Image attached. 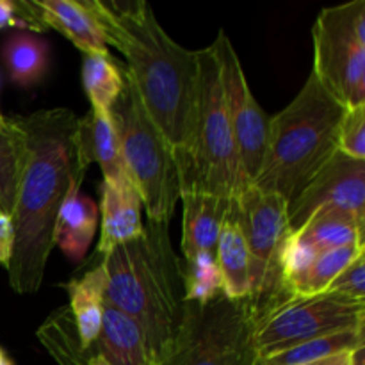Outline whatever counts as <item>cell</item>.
I'll use <instances>...</instances> for the list:
<instances>
[{
    "instance_id": "1",
    "label": "cell",
    "mask_w": 365,
    "mask_h": 365,
    "mask_svg": "<svg viewBox=\"0 0 365 365\" xmlns=\"http://www.w3.org/2000/svg\"><path fill=\"white\" fill-rule=\"evenodd\" d=\"M24 134V163L11 221L13 257L7 280L18 294L39 291L53 248V228L61 205L81 189L86 168L77 145L78 118L66 107L16 116Z\"/></svg>"
},
{
    "instance_id": "2",
    "label": "cell",
    "mask_w": 365,
    "mask_h": 365,
    "mask_svg": "<svg viewBox=\"0 0 365 365\" xmlns=\"http://www.w3.org/2000/svg\"><path fill=\"white\" fill-rule=\"evenodd\" d=\"M102 24L107 45L127 61L125 75L143 107L177 155L187 152L195 109L198 50H187L168 34L145 0H88Z\"/></svg>"
},
{
    "instance_id": "3",
    "label": "cell",
    "mask_w": 365,
    "mask_h": 365,
    "mask_svg": "<svg viewBox=\"0 0 365 365\" xmlns=\"http://www.w3.org/2000/svg\"><path fill=\"white\" fill-rule=\"evenodd\" d=\"M168 227L148 221L141 237L102 257L107 305L139 324L153 365L170 349L185 305L184 266L171 246Z\"/></svg>"
},
{
    "instance_id": "4",
    "label": "cell",
    "mask_w": 365,
    "mask_h": 365,
    "mask_svg": "<svg viewBox=\"0 0 365 365\" xmlns=\"http://www.w3.org/2000/svg\"><path fill=\"white\" fill-rule=\"evenodd\" d=\"M346 107L310 71L287 107L271 116L262 168L253 185L291 203L339 152Z\"/></svg>"
},
{
    "instance_id": "5",
    "label": "cell",
    "mask_w": 365,
    "mask_h": 365,
    "mask_svg": "<svg viewBox=\"0 0 365 365\" xmlns=\"http://www.w3.org/2000/svg\"><path fill=\"white\" fill-rule=\"evenodd\" d=\"M180 185L234 198L237 189V155L225 103L220 63L212 45L198 50L195 109L187 152L180 163Z\"/></svg>"
},
{
    "instance_id": "6",
    "label": "cell",
    "mask_w": 365,
    "mask_h": 365,
    "mask_svg": "<svg viewBox=\"0 0 365 365\" xmlns=\"http://www.w3.org/2000/svg\"><path fill=\"white\" fill-rule=\"evenodd\" d=\"M123 81V89L109 110L121 159L148 221L170 225L182 192L177 155L145 110L125 71Z\"/></svg>"
},
{
    "instance_id": "7",
    "label": "cell",
    "mask_w": 365,
    "mask_h": 365,
    "mask_svg": "<svg viewBox=\"0 0 365 365\" xmlns=\"http://www.w3.org/2000/svg\"><path fill=\"white\" fill-rule=\"evenodd\" d=\"M259 314L250 298L220 294L200 305L185 302L184 316L170 349L157 365H255Z\"/></svg>"
},
{
    "instance_id": "8",
    "label": "cell",
    "mask_w": 365,
    "mask_h": 365,
    "mask_svg": "<svg viewBox=\"0 0 365 365\" xmlns=\"http://www.w3.org/2000/svg\"><path fill=\"white\" fill-rule=\"evenodd\" d=\"M239 227L250 252L252 296L259 317L291 298L280 273V252L291 234L287 200L248 185L234 196Z\"/></svg>"
},
{
    "instance_id": "9",
    "label": "cell",
    "mask_w": 365,
    "mask_h": 365,
    "mask_svg": "<svg viewBox=\"0 0 365 365\" xmlns=\"http://www.w3.org/2000/svg\"><path fill=\"white\" fill-rule=\"evenodd\" d=\"M312 73L346 107L365 106V2L324 7L314 24Z\"/></svg>"
},
{
    "instance_id": "10",
    "label": "cell",
    "mask_w": 365,
    "mask_h": 365,
    "mask_svg": "<svg viewBox=\"0 0 365 365\" xmlns=\"http://www.w3.org/2000/svg\"><path fill=\"white\" fill-rule=\"evenodd\" d=\"M362 328H365L362 302L331 292L291 296L259 317L255 348L260 359H273L314 339Z\"/></svg>"
},
{
    "instance_id": "11",
    "label": "cell",
    "mask_w": 365,
    "mask_h": 365,
    "mask_svg": "<svg viewBox=\"0 0 365 365\" xmlns=\"http://www.w3.org/2000/svg\"><path fill=\"white\" fill-rule=\"evenodd\" d=\"M212 46L220 63L225 103L237 155V195L259 177L267 150L271 116H267L253 96L237 52L223 29L217 32Z\"/></svg>"
},
{
    "instance_id": "12",
    "label": "cell",
    "mask_w": 365,
    "mask_h": 365,
    "mask_svg": "<svg viewBox=\"0 0 365 365\" xmlns=\"http://www.w3.org/2000/svg\"><path fill=\"white\" fill-rule=\"evenodd\" d=\"M319 209H339L365 221V160L337 152L289 203L291 232L299 230Z\"/></svg>"
},
{
    "instance_id": "13",
    "label": "cell",
    "mask_w": 365,
    "mask_h": 365,
    "mask_svg": "<svg viewBox=\"0 0 365 365\" xmlns=\"http://www.w3.org/2000/svg\"><path fill=\"white\" fill-rule=\"evenodd\" d=\"M16 7L24 29H53L84 56L109 53L106 32L88 0H18Z\"/></svg>"
},
{
    "instance_id": "14",
    "label": "cell",
    "mask_w": 365,
    "mask_h": 365,
    "mask_svg": "<svg viewBox=\"0 0 365 365\" xmlns=\"http://www.w3.org/2000/svg\"><path fill=\"white\" fill-rule=\"evenodd\" d=\"M100 241L98 255L141 237L143 202L130 178L121 182H103L100 202Z\"/></svg>"
},
{
    "instance_id": "15",
    "label": "cell",
    "mask_w": 365,
    "mask_h": 365,
    "mask_svg": "<svg viewBox=\"0 0 365 365\" xmlns=\"http://www.w3.org/2000/svg\"><path fill=\"white\" fill-rule=\"evenodd\" d=\"M182 200V255L189 262L198 255H214L232 198L184 189Z\"/></svg>"
},
{
    "instance_id": "16",
    "label": "cell",
    "mask_w": 365,
    "mask_h": 365,
    "mask_svg": "<svg viewBox=\"0 0 365 365\" xmlns=\"http://www.w3.org/2000/svg\"><path fill=\"white\" fill-rule=\"evenodd\" d=\"M77 145L82 166L88 170L93 163H98L103 182H121L128 178L109 113L89 109L84 118H78Z\"/></svg>"
},
{
    "instance_id": "17",
    "label": "cell",
    "mask_w": 365,
    "mask_h": 365,
    "mask_svg": "<svg viewBox=\"0 0 365 365\" xmlns=\"http://www.w3.org/2000/svg\"><path fill=\"white\" fill-rule=\"evenodd\" d=\"M66 292L70 298L68 309L73 317L82 351L91 353L102 328L103 310L107 305V273L102 262L86 271L82 277L68 282Z\"/></svg>"
},
{
    "instance_id": "18",
    "label": "cell",
    "mask_w": 365,
    "mask_h": 365,
    "mask_svg": "<svg viewBox=\"0 0 365 365\" xmlns=\"http://www.w3.org/2000/svg\"><path fill=\"white\" fill-rule=\"evenodd\" d=\"M93 353L109 365H153L139 324L109 305L103 310L102 328L93 344Z\"/></svg>"
},
{
    "instance_id": "19",
    "label": "cell",
    "mask_w": 365,
    "mask_h": 365,
    "mask_svg": "<svg viewBox=\"0 0 365 365\" xmlns=\"http://www.w3.org/2000/svg\"><path fill=\"white\" fill-rule=\"evenodd\" d=\"M216 264L223 282V294L228 299H246L252 296L250 252L239 227L234 198L221 227L216 245Z\"/></svg>"
},
{
    "instance_id": "20",
    "label": "cell",
    "mask_w": 365,
    "mask_h": 365,
    "mask_svg": "<svg viewBox=\"0 0 365 365\" xmlns=\"http://www.w3.org/2000/svg\"><path fill=\"white\" fill-rule=\"evenodd\" d=\"M100 220V210L95 200L75 189L61 205L53 228V246L71 260H82L91 246Z\"/></svg>"
},
{
    "instance_id": "21",
    "label": "cell",
    "mask_w": 365,
    "mask_h": 365,
    "mask_svg": "<svg viewBox=\"0 0 365 365\" xmlns=\"http://www.w3.org/2000/svg\"><path fill=\"white\" fill-rule=\"evenodd\" d=\"M365 221L339 209H319L309 217L299 230L291 232L303 242L312 246L317 253L348 246L365 245Z\"/></svg>"
},
{
    "instance_id": "22",
    "label": "cell",
    "mask_w": 365,
    "mask_h": 365,
    "mask_svg": "<svg viewBox=\"0 0 365 365\" xmlns=\"http://www.w3.org/2000/svg\"><path fill=\"white\" fill-rule=\"evenodd\" d=\"M2 61L11 81L27 89L45 78L50 64V45L41 36L14 31L2 45Z\"/></svg>"
},
{
    "instance_id": "23",
    "label": "cell",
    "mask_w": 365,
    "mask_h": 365,
    "mask_svg": "<svg viewBox=\"0 0 365 365\" xmlns=\"http://www.w3.org/2000/svg\"><path fill=\"white\" fill-rule=\"evenodd\" d=\"M123 73L110 53H89L82 61V84L91 109L109 113L123 89Z\"/></svg>"
},
{
    "instance_id": "24",
    "label": "cell",
    "mask_w": 365,
    "mask_h": 365,
    "mask_svg": "<svg viewBox=\"0 0 365 365\" xmlns=\"http://www.w3.org/2000/svg\"><path fill=\"white\" fill-rule=\"evenodd\" d=\"M24 163V134L16 118L0 121V212L11 216Z\"/></svg>"
},
{
    "instance_id": "25",
    "label": "cell",
    "mask_w": 365,
    "mask_h": 365,
    "mask_svg": "<svg viewBox=\"0 0 365 365\" xmlns=\"http://www.w3.org/2000/svg\"><path fill=\"white\" fill-rule=\"evenodd\" d=\"M365 253V245L348 246V248L331 250V252L321 253L310 269L303 274L299 280L289 287V294L291 296H314L323 294L328 289V285L334 282V278L341 273L344 267L360 255Z\"/></svg>"
},
{
    "instance_id": "26",
    "label": "cell",
    "mask_w": 365,
    "mask_h": 365,
    "mask_svg": "<svg viewBox=\"0 0 365 365\" xmlns=\"http://www.w3.org/2000/svg\"><path fill=\"white\" fill-rule=\"evenodd\" d=\"M38 337L59 365H84L86 360L93 355V351H82L73 317L68 307L48 317V321L38 331Z\"/></svg>"
},
{
    "instance_id": "27",
    "label": "cell",
    "mask_w": 365,
    "mask_h": 365,
    "mask_svg": "<svg viewBox=\"0 0 365 365\" xmlns=\"http://www.w3.org/2000/svg\"><path fill=\"white\" fill-rule=\"evenodd\" d=\"M360 346H365V328L314 339V341L305 342V344L287 349V351L273 356L271 360H274V362L280 365H305L321 359H328V356L337 355V353L353 351V349L360 348Z\"/></svg>"
},
{
    "instance_id": "28",
    "label": "cell",
    "mask_w": 365,
    "mask_h": 365,
    "mask_svg": "<svg viewBox=\"0 0 365 365\" xmlns=\"http://www.w3.org/2000/svg\"><path fill=\"white\" fill-rule=\"evenodd\" d=\"M184 287L185 302H195L200 305H205L223 294V282L216 257L198 255L189 262H184Z\"/></svg>"
},
{
    "instance_id": "29",
    "label": "cell",
    "mask_w": 365,
    "mask_h": 365,
    "mask_svg": "<svg viewBox=\"0 0 365 365\" xmlns=\"http://www.w3.org/2000/svg\"><path fill=\"white\" fill-rule=\"evenodd\" d=\"M339 152L365 160V106L346 109L339 128Z\"/></svg>"
},
{
    "instance_id": "30",
    "label": "cell",
    "mask_w": 365,
    "mask_h": 365,
    "mask_svg": "<svg viewBox=\"0 0 365 365\" xmlns=\"http://www.w3.org/2000/svg\"><path fill=\"white\" fill-rule=\"evenodd\" d=\"M324 292L365 303V253L344 267Z\"/></svg>"
},
{
    "instance_id": "31",
    "label": "cell",
    "mask_w": 365,
    "mask_h": 365,
    "mask_svg": "<svg viewBox=\"0 0 365 365\" xmlns=\"http://www.w3.org/2000/svg\"><path fill=\"white\" fill-rule=\"evenodd\" d=\"M14 248V228L11 216L0 212V266L7 269L9 260L13 257Z\"/></svg>"
},
{
    "instance_id": "32",
    "label": "cell",
    "mask_w": 365,
    "mask_h": 365,
    "mask_svg": "<svg viewBox=\"0 0 365 365\" xmlns=\"http://www.w3.org/2000/svg\"><path fill=\"white\" fill-rule=\"evenodd\" d=\"M6 27H21L20 20H18V7L16 2L11 0H0V29Z\"/></svg>"
},
{
    "instance_id": "33",
    "label": "cell",
    "mask_w": 365,
    "mask_h": 365,
    "mask_svg": "<svg viewBox=\"0 0 365 365\" xmlns=\"http://www.w3.org/2000/svg\"><path fill=\"white\" fill-rule=\"evenodd\" d=\"M351 353L353 351L337 353V355H331L328 356V359H321V360H316V362H310L305 365H353Z\"/></svg>"
},
{
    "instance_id": "34",
    "label": "cell",
    "mask_w": 365,
    "mask_h": 365,
    "mask_svg": "<svg viewBox=\"0 0 365 365\" xmlns=\"http://www.w3.org/2000/svg\"><path fill=\"white\" fill-rule=\"evenodd\" d=\"M84 365H109V364H107L106 360H103L100 355H96V353H93V355L89 356L88 360H86Z\"/></svg>"
},
{
    "instance_id": "35",
    "label": "cell",
    "mask_w": 365,
    "mask_h": 365,
    "mask_svg": "<svg viewBox=\"0 0 365 365\" xmlns=\"http://www.w3.org/2000/svg\"><path fill=\"white\" fill-rule=\"evenodd\" d=\"M255 365H280V364L274 362V360H271V359H259Z\"/></svg>"
},
{
    "instance_id": "36",
    "label": "cell",
    "mask_w": 365,
    "mask_h": 365,
    "mask_svg": "<svg viewBox=\"0 0 365 365\" xmlns=\"http://www.w3.org/2000/svg\"><path fill=\"white\" fill-rule=\"evenodd\" d=\"M0 365H14V362L9 359V356H7L6 360H2V362H0Z\"/></svg>"
},
{
    "instance_id": "37",
    "label": "cell",
    "mask_w": 365,
    "mask_h": 365,
    "mask_svg": "<svg viewBox=\"0 0 365 365\" xmlns=\"http://www.w3.org/2000/svg\"><path fill=\"white\" fill-rule=\"evenodd\" d=\"M7 359V355H6V351H4L2 348H0V362H2V360H6Z\"/></svg>"
},
{
    "instance_id": "38",
    "label": "cell",
    "mask_w": 365,
    "mask_h": 365,
    "mask_svg": "<svg viewBox=\"0 0 365 365\" xmlns=\"http://www.w3.org/2000/svg\"><path fill=\"white\" fill-rule=\"evenodd\" d=\"M4 120V114H2V110H0V121Z\"/></svg>"
}]
</instances>
